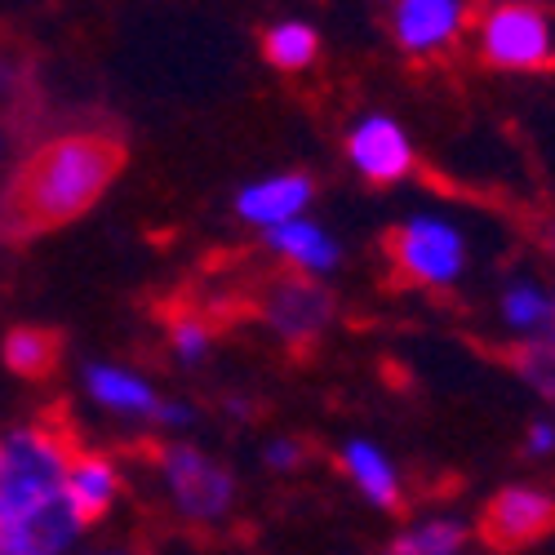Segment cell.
Segmentation results:
<instances>
[{"label": "cell", "mask_w": 555, "mask_h": 555, "mask_svg": "<svg viewBox=\"0 0 555 555\" xmlns=\"http://www.w3.org/2000/svg\"><path fill=\"white\" fill-rule=\"evenodd\" d=\"M125 165V143L103 129H76L44 138L14 169L0 201V236L23 245L50 227H63L99 205Z\"/></svg>", "instance_id": "1"}, {"label": "cell", "mask_w": 555, "mask_h": 555, "mask_svg": "<svg viewBox=\"0 0 555 555\" xmlns=\"http://www.w3.org/2000/svg\"><path fill=\"white\" fill-rule=\"evenodd\" d=\"M76 449L80 440L63 404L54 413H36V423L18 427L5 440V457H0V525H14L36 502L63 493Z\"/></svg>", "instance_id": "2"}, {"label": "cell", "mask_w": 555, "mask_h": 555, "mask_svg": "<svg viewBox=\"0 0 555 555\" xmlns=\"http://www.w3.org/2000/svg\"><path fill=\"white\" fill-rule=\"evenodd\" d=\"M245 307L262 320V325L294 351H307L320 343V334L334 320V294L302 271H267L258 285H249Z\"/></svg>", "instance_id": "3"}, {"label": "cell", "mask_w": 555, "mask_h": 555, "mask_svg": "<svg viewBox=\"0 0 555 555\" xmlns=\"http://www.w3.org/2000/svg\"><path fill=\"white\" fill-rule=\"evenodd\" d=\"M476 50L502 72L555 67V14L538 5H485L472 14Z\"/></svg>", "instance_id": "4"}, {"label": "cell", "mask_w": 555, "mask_h": 555, "mask_svg": "<svg viewBox=\"0 0 555 555\" xmlns=\"http://www.w3.org/2000/svg\"><path fill=\"white\" fill-rule=\"evenodd\" d=\"M383 254L391 262L396 281L413 289L453 285L462 275V262H467L462 236L440 218H409L404 227H391L383 241Z\"/></svg>", "instance_id": "5"}, {"label": "cell", "mask_w": 555, "mask_h": 555, "mask_svg": "<svg viewBox=\"0 0 555 555\" xmlns=\"http://www.w3.org/2000/svg\"><path fill=\"white\" fill-rule=\"evenodd\" d=\"M152 453H156L160 480L169 489V502L178 506L182 520L214 525L231 512V502H236V480H231V472L218 467L209 453L188 449V444H165Z\"/></svg>", "instance_id": "6"}, {"label": "cell", "mask_w": 555, "mask_h": 555, "mask_svg": "<svg viewBox=\"0 0 555 555\" xmlns=\"http://www.w3.org/2000/svg\"><path fill=\"white\" fill-rule=\"evenodd\" d=\"M555 533V498L529 485H512L480 512V542L489 551H525Z\"/></svg>", "instance_id": "7"}, {"label": "cell", "mask_w": 555, "mask_h": 555, "mask_svg": "<svg viewBox=\"0 0 555 555\" xmlns=\"http://www.w3.org/2000/svg\"><path fill=\"white\" fill-rule=\"evenodd\" d=\"M472 5L457 0H404L391 10L396 44L413 59H444L457 50V40L472 31Z\"/></svg>", "instance_id": "8"}, {"label": "cell", "mask_w": 555, "mask_h": 555, "mask_svg": "<svg viewBox=\"0 0 555 555\" xmlns=\"http://www.w3.org/2000/svg\"><path fill=\"white\" fill-rule=\"evenodd\" d=\"M347 156H351V165L369 182H378V188H387V182H400L404 173H413V147H409V138L387 116L360 120L351 129V138H347Z\"/></svg>", "instance_id": "9"}, {"label": "cell", "mask_w": 555, "mask_h": 555, "mask_svg": "<svg viewBox=\"0 0 555 555\" xmlns=\"http://www.w3.org/2000/svg\"><path fill=\"white\" fill-rule=\"evenodd\" d=\"M0 533L10 538V546L18 555H63L85 533V525L72 512V502L63 493H54V498L36 502L31 512H23L14 525H0Z\"/></svg>", "instance_id": "10"}, {"label": "cell", "mask_w": 555, "mask_h": 555, "mask_svg": "<svg viewBox=\"0 0 555 555\" xmlns=\"http://www.w3.org/2000/svg\"><path fill=\"white\" fill-rule=\"evenodd\" d=\"M120 493V472L116 462L99 449H76L72 467H67V480H63V498L72 502V512L80 516V525L89 529L94 520H103L112 512V502Z\"/></svg>", "instance_id": "11"}, {"label": "cell", "mask_w": 555, "mask_h": 555, "mask_svg": "<svg viewBox=\"0 0 555 555\" xmlns=\"http://www.w3.org/2000/svg\"><path fill=\"white\" fill-rule=\"evenodd\" d=\"M311 178L307 173H275V178H262V182H254V188H245L241 192V201H236V214L245 218V222H254V227H285V222H294L307 205H311Z\"/></svg>", "instance_id": "12"}, {"label": "cell", "mask_w": 555, "mask_h": 555, "mask_svg": "<svg viewBox=\"0 0 555 555\" xmlns=\"http://www.w3.org/2000/svg\"><path fill=\"white\" fill-rule=\"evenodd\" d=\"M343 472L356 480V489H360L369 502L383 506V512H400V506H404L400 476H396V467L387 462L383 449L364 444V440H351V444L343 449Z\"/></svg>", "instance_id": "13"}, {"label": "cell", "mask_w": 555, "mask_h": 555, "mask_svg": "<svg viewBox=\"0 0 555 555\" xmlns=\"http://www.w3.org/2000/svg\"><path fill=\"white\" fill-rule=\"evenodd\" d=\"M267 245L289 262V271H302V275H315V271H330L338 262V245L325 236L320 227L294 218L285 227H271L267 231Z\"/></svg>", "instance_id": "14"}, {"label": "cell", "mask_w": 555, "mask_h": 555, "mask_svg": "<svg viewBox=\"0 0 555 555\" xmlns=\"http://www.w3.org/2000/svg\"><path fill=\"white\" fill-rule=\"evenodd\" d=\"M63 360V338L54 330H40V325H18L5 334V369L27 383L50 378Z\"/></svg>", "instance_id": "15"}, {"label": "cell", "mask_w": 555, "mask_h": 555, "mask_svg": "<svg viewBox=\"0 0 555 555\" xmlns=\"http://www.w3.org/2000/svg\"><path fill=\"white\" fill-rule=\"evenodd\" d=\"M160 325H165V338L178 351V360L196 364V360H205V351L214 343V330L222 325V315L214 307H201V302H178V307L160 311Z\"/></svg>", "instance_id": "16"}, {"label": "cell", "mask_w": 555, "mask_h": 555, "mask_svg": "<svg viewBox=\"0 0 555 555\" xmlns=\"http://www.w3.org/2000/svg\"><path fill=\"white\" fill-rule=\"evenodd\" d=\"M85 383H89V396H94L99 404H107V409H116V413H147V418H156V409H160V396L138 374H125V369L94 364L85 374Z\"/></svg>", "instance_id": "17"}, {"label": "cell", "mask_w": 555, "mask_h": 555, "mask_svg": "<svg viewBox=\"0 0 555 555\" xmlns=\"http://www.w3.org/2000/svg\"><path fill=\"white\" fill-rule=\"evenodd\" d=\"M262 54H267L271 67H281V72H302L320 54V36H315L311 23H275L262 36Z\"/></svg>", "instance_id": "18"}, {"label": "cell", "mask_w": 555, "mask_h": 555, "mask_svg": "<svg viewBox=\"0 0 555 555\" xmlns=\"http://www.w3.org/2000/svg\"><path fill=\"white\" fill-rule=\"evenodd\" d=\"M506 364L520 374V383H529L538 396L555 400V338H525L506 351Z\"/></svg>", "instance_id": "19"}, {"label": "cell", "mask_w": 555, "mask_h": 555, "mask_svg": "<svg viewBox=\"0 0 555 555\" xmlns=\"http://www.w3.org/2000/svg\"><path fill=\"white\" fill-rule=\"evenodd\" d=\"M462 546H467V529L457 520H431V525L400 533L387 555H457Z\"/></svg>", "instance_id": "20"}, {"label": "cell", "mask_w": 555, "mask_h": 555, "mask_svg": "<svg viewBox=\"0 0 555 555\" xmlns=\"http://www.w3.org/2000/svg\"><path fill=\"white\" fill-rule=\"evenodd\" d=\"M546 311H551V298L538 289V285H512L502 294V315H506V325L512 330H538L546 325Z\"/></svg>", "instance_id": "21"}, {"label": "cell", "mask_w": 555, "mask_h": 555, "mask_svg": "<svg viewBox=\"0 0 555 555\" xmlns=\"http://www.w3.org/2000/svg\"><path fill=\"white\" fill-rule=\"evenodd\" d=\"M31 85V63L18 54V44H0V94L5 99H27Z\"/></svg>", "instance_id": "22"}, {"label": "cell", "mask_w": 555, "mask_h": 555, "mask_svg": "<svg viewBox=\"0 0 555 555\" xmlns=\"http://www.w3.org/2000/svg\"><path fill=\"white\" fill-rule=\"evenodd\" d=\"M302 444L298 440H275L271 449H267V462H271V467L275 472H294V467H302Z\"/></svg>", "instance_id": "23"}, {"label": "cell", "mask_w": 555, "mask_h": 555, "mask_svg": "<svg viewBox=\"0 0 555 555\" xmlns=\"http://www.w3.org/2000/svg\"><path fill=\"white\" fill-rule=\"evenodd\" d=\"M525 449H529L533 457L551 453V449H555V427H551V423H533V427H529V436H525Z\"/></svg>", "instance_id": "24"}, {"label": "cell", "mask_w": 555, "mask_h": 555, "mask_svg": "<svg viewBox=\"0 0 555 555\" xmlns=\"http://www.w3.org/2000/svg\"><path fill=\"white\" fill-rule=\"evenodd\" d=\"M538 245L546 249V258L555 262V214H546L542 218V227H538Z\"/></svg>", "instance_id": "25"}, {"label": "cell", "mask_w": 555, "mask_h": 555, "mask_svg": "<svg viewBox=\"0 0 555 555\" xmlns=\"http://www.w3.org/2000/svg\"><path fill=\"white\" fill-rule=\"evenodd\" d=\"M546 334L555 338V298H551V311H546Z\"/></svg>", "instance_id": "26"}, {"label": "cell", "mask_w": 555, "mask_h": 555, "mask_svg": "<svg viewBox=\"0 0 555 555\" xmlns=\"http://www.w3.org/2000/svg\"><path fill=\"white\" fill-rule=\"evenodd\" d=\"M94 555H143V551H129V546H116V551H94Z\"/></svg>", "instance_id": "27"}, {"label": "cell", "mask_w": 555, "mask_h": 555, "mask_svg": "<svg viewBox=\"0 0 555 555\" xmlns=\"http://www.w3.org/2000/svg\"><path fill=\"white\" fill-rule=\"evenodd\" d=\"M0 555H18V551L10 546V538H5V533H0Z\"/></svg>", "instance_id": "28"}, {"label": "cell", "mask_w": 555, "mask_h": 555, "mask_svg": "<svg viewBox=\"0 0 555 555\" xmlns=\"http://www.w3.org/2000/svg\"><path fill=\"white\" fill-rule=\"evenodd\" d=\"M0 457H5V444H0Z\"/></svg>", "instance_id": "29"}]
</instances>
